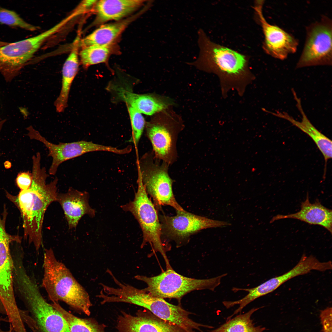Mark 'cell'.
<instances>
[{"label": "cell", "instance_id": "cell-6", "mask_svg": "<svg viewBox=\"0 0 332 332\" xmlns=\"http://www.w3.org/2000/svg\"><path fill=\"white\" fill-rule=\"evenodd\" d=\"M137 168L138 188L134 199L121 207L124 211L131 213L140 224L143 233L141 247L149 244L155 251L161 254L168 267L170 265L161 240V225L155 206L143 185L140 169L138 167Z\"/></svg>", "mask_w": 332, "mask_h": 332}, {"label": "cell", "instance_id": "cell-11", "mask_svg": "<svg viewBox=\"0 0 332 332\" xmlns=\"http://www.w3.org/2000/svg\"><path fill=\"white\" fill-rule=\"evenodd\" d=\"M145 125L155 158L169 165L173 164L178 157L177 143L183 128L182 124L172 119L157 118Z\"/></svg>", "mask_w": 332, "mask_h": 332}, {"label": "cell", "instance_id": "cell-14", "mask_svg": "<svg viewBox=\"0 0 332 332\" xmlns=\"http://www.w3.org/2000/svg\"><path fill=\"white\" fill-rule=\"evenodd\" d=\"M258 2L255 9L264 36L263 49L271 57L284 60L289 55L296 52L298 44V40L281 28L268 22L262 13L263 2Z\"/></svg>", "mask_w": 332, "mask_h": 332}, {"label": "cell", "instance_id": "cell-26", "mask_svg": "<svg viewBox=\"0 0 332 332\" xmlns=\"http://www.w3.org/2000/svg\"><path fill=\"white\" fill-rule=\"evenodd\" d=\"M51 304L65 318L70 332H105V326L99 323L94 319L76 316L65 310L58 302H53Z\"/></svg>", "mask_w": 332, "mask_h": 332}, {"label": "cell", "instance_id": "cell-7", "mask_svg": "<svg viewBox=\"0 0 332 332\" xmlns=\"http://www.w3.org/2000/svg\"><path fill=\"white\" fill-rule=\"evenodd\" d=\"M227 275L225 273L209 279H197L184 276L170 268L156 276L138 275L135 278L145 283L147 287L144 289L154 296L164 299H180L192 291L204 289L214 291L220 284L221 279Z\"/></svg>", "mask_w": 332, "mask_h": 332}, {"label": "cell", "instance_id": "cell-28", "mask_svg": "<svg viewBox=\"0 0 332 332\" xmlns=\"http://www.w3.org/2000/svg\"><path fill=\"white\" fill-rule=\"evenodd\" d=\"M132 128V134L129 141L134 144L136 151L143 132L146 123L141 113L128 105Z\"/></svg>", "mask_w": 332, "mask_h": 332}, {"label": "cell", "instance_id": "cell-13", "mask_svg": "<svg viewBox=\"0 0 332 332\" xmlns=\"http://www.w3.org/2000/svg\"><path fill=\"white\" fill-rule=\"evenodd\" d=\"M173 216L160 217L162 235L176 240H182L201 230L231 225L227 222L214 220L184 211H176Z\"/></svg>", "mask_w": 332, "mask_h": 332}, {"label": "cell", "instance_id": "cell-30", "mask_svg": "<svg viewBox=\"0 0 332 332\" xmlns=\"http://www.w3.org/2000/svg\"><path fill=\"white\" fill-rule=\"evenodd\" d=\"M320 318L322 332H332V308L327 307L321 311Z\"/></svg>", "mask_w": 332, "mask_h": 332}, {"label": "cell", "instance_id": "cell-19", "mask_svg": "<svg viewBox=\"0 0 332 332\" xmlns=\"http://www.w3.org/2000/svg\"><path fill=\"white\" fill-rule=\"evenodd\" d=\"M328 262H321L314 256L303 254L297 264L291 269L280 276L272 278L257 286L262 296L270 293L283 283L296 276L303 275L312 270L325 271L329 269Z\"/></svg>", "mask_w": 332, "mask_h": 332}, {"label": "cell", "instance_id": "cell-12", "mask_svg": "<svg viewBox=\"0 0 332 332\" xmlns=\"http://www.w3.org/2000/svg\"><path fill=\"white\" fill-rule=\"evenodd\" d=\"M30 138L43 143L48 150V156L52 158L49 170V175H54L59 165L68 160L79 156L88 152L105 151L118 154L120 149L116 147L104 145L92 141L81 140L70 143L53 144L47 140L39 132L30 126L27 128Z\"/></svg>", "mask_w": 332, "mask_h": 332}, {"label": "cell", "instance_id": "cell-10", "mask_svg": "<svg viewBox=\"0 0 332 332\" xmlns=\"http://www.w3.org/2000/svg\"><path fill=\"white\" fill-rule=\"evenodd\" d=\"M51 29L34 37L0 46V72L11 82L33 57L42 44L53 35Z\"/></svg>", "mask_w": 332, "mask_h": 332}, {"label": "cell", "instance_id": "cell-2", "mask_svg": "<svg viewBox=\"0 0 332 332\" xmlns=\"http://www.w3.org/2000/svg\"><path fill=\"white\" fill-rule=\"evenodd\" d=\"M42 285L52 302L62 301L78 313L88 316L92 305L85 288L69 270L56 258L51 248L45 249Z\"/></svg>", "mask_w": 332, "mask_h": 332}, {"label": "cell", "instance_id": "cell-23", "mask_svg": "<svg viewBox=\"0 0 332 332\" xmlns=\"http://www.w3.org/2000/svg\"><path fill=\"white\" fill-rule=\"evenodd\" d=\"M77 36L74 41L72 50L65 61L62 68V85L60 93L54 102L58 113L63 112L67 106L70 87L79 67L78 49L80 41Z\"/></svg>", "mask_w": 332, "mask_h": 332}, {"label": "cell", "instance_id": "cell-32", "mask_svg": "<svg viewBox=\"0 0 332 332\" xmlns=\"http://www.w3.org/2000/svg\"><path fill=\"white\" fill-rule=\"evenodd\" d=\"M9 322V320L8 318L6 317V318H3V317L0 316V322ZM9 330H2L0 328V332H9Z\"/></svg>", "mask_w": 332, "mask_h": 332}, {"label": "cell", "instance_id": "cell-35", "mask_svg": "<svg viewBox=\"0 0 332 332\" xmlns=\"http://www.w3.org/2000/svg\"><path fill=\"white\" fill-rule=\"evenodd\" d=\"M9 330V332H14L13 327L11 326H10Z\"/></svg>", "mask_w": 332, "mask_h": 332}, {"label": "cell", "instance_id": "cell-15", "mask_svg": "<svg viewBox=\"0 0 332 332\" xmlns=\"http://www.w3.org/2000/svg\"><path fill=\"white\" fill-rule=\"evenodd\" d=\"M20 239L8 234L5 222L0 219V298L6 307L14 306L16 303L13 283L14 263L10 252L11 242H20Z\"/></svg>", "mask_w": 332, "mask_h": 332}, {"label": "cell", "instance_id": "cell-22", "mask_svg": "<svg viewBox=\"0 0 332 332\" xmlns=\"http://www.w3.org/2000/svg\"><path fill=\"white\" fill-rule=\"evenodd\" d=\"M118 98L141 113L152 115L166 108L169 105L166 98L150 94H139L122 88H115Z\"/></svg>", "mask_w": 332, "mask_h": 332}, {"label": "cell", "instance_id": "cell-29", "mask_svg": "<svg viewBox=\"0 0 332 332\" xmlns=\"http://www.w3.org/2000/svg\"><path fill=\"white\" fill-rule=\"evenodd\" d=\"M0 23L30 31L37 30V27L25 21L15 12L1 7Z\"/></svg>", "mask_w": 332, "mask_h": 332}, {"label": "cell", "instance_id": "cell-25", "mask_svg": "<svg viewBox=\"0 0 332 332\" xmlns=\"http://www.w3.org/2000/svg\"><path fill=\"white\" fill-rule=\"evenodd\" d=\"M260 308H254L245 313L237 315L211 332H263L265 327L255 326L251 319L252 314Z\"/></svg>", "mask_w": 332, "mask_h": 332}, {"label": "cell", "instance_id": "cell-17", "mask_svg": "<svg viewBox=\"0 0 332 332\" xmlns=\"http://www.w3.org/2000/svg\"><path fill=\"white\" fill-rule=\"evenodd\" d=\"M89 194L72 188L65 193H58L56 201L61 205L64 213L69 229L75 228L81 218L87 215L91 217L95 211L89 204Z\"/></svg>", "mask_w": 332, "mask_h": 332}, {"label": "cell", "instance_id": "cell-20", "mask_svg": "<svg viewBox=\"0 0 332 332\" xmlns=\"http://www.w3.org/2000/svg\"><path fill=\"white\" fill-rule=\"evenodd\" d=\"M332 211L323 206L317 200L312 204L310 202L309 194L301 205V209L298 212L287 215L278 214L274 216L271 223L280 219H293L299 220L310 225L322 226L332 234Z\"/></svg>", "mask_w": 332, "mask_h": 332}, {"label": "cell", "instance_id": "cell-27", "mask_svg": "<svg viewBox=\"0 0 332 332\" xmlns=\"http://www.w3.org/2000/svg\"><path fill=\"white\" fill-rule=\"evenodd\" d=\"M110 53L108 46L92 45L82 48L79 56L81 64L86 68L105 62Z\"/></svg>", "mask_w": 332, "mask_h": 332}, {"label": "cell", "instance_id": "cell-33", "mask_svg": "<svg viewBox=\"0 0 332 332\" xmlns=\"http://www.w3.org/2000/svg\"><path fill=\"white\" fill-rule=\"evenodd\" d=\"M5 311V308L3 305L0 298V313H2Z\"/></svg>", "mask_w": 332, "mask_h": 332}, {"label": "cell", "instance_id": "cell-21", "mask_svg": "<svg viewBox=\"0 0 332 332\" xmlns=\"http://www.w3.org/2000/svg\"><path fill=\"white\" fill-rule=\"evenodd\" d=\"M146 1L142 0H102L98 1L94 7L96 22L119 20L138 10Z\"/></svg>", "mask_w": 332, "mask_h": 332}, {"label": "cell", "instance_id": "cell-31", "mask_svg": "<svg viewBox=\"0 0 332 332\" xmlns=\"http://www.w3.org/2000/svg\"><path fill=\"white\" fill-rule=\"evenodd\" d=\"M32 180V173L29 172H20L17 175L16 180L18 187L20 190L28 189L30 186Z\"/></svg>", "mask_w": 332, "mask_h": 332}, {"label": "cell", "instance_id": "cell-34", "mask_svg": "<svg viewBox=\"0 0 332 332\" xmlns=\"http://www.w3.org/2000/svg\"><path fill=\"white\" fill-rule=\"evenodd\" d=\"M6 120L5 119H2L0 118V132L1 131L2 128L3 126V125L6 121Z\"/></svg>", "mask_w": 332, "mask_h": 332}, {"label": "cell", "instance_id": "cell-9", "mask_svg": "<svg viewBox=\"0 0 332 332\" xmlns=\"http://www.w3.org/2000/svg\"><path fill=\"white\" fill-rule=\"evenodd\" d=\"M332 24L323 15L308 26L304 47L296 68L321 65H330L332 62Z\"/></svg>", "mask_w": 332, "mask_h": 332}, {"label": "cell", "instance_id": "cell-18", "mask_svg": "<svg viewBox=\"0 0 332 332\" xmlns=\"http://www.w3.org/2000/svg\"><path fill=\"white\" fill-rule=\"evenodd\" d=\"M296 102V106L300 113L302 121H297L285 112L276 111L272 113L276 117L285 119L309 136L314 141L323 155L325 161L324 175L325 174L328 160L332 158V141L319 131L311 123L305 114L302 106L300 99L295 91H292Z\"/></svg>", "mask_w": 332, "mask_h": 332}, {"label": "cell", "instance_id": "cell-1", "mask_svg": "<svg viewBox=\"0 0 332 332\" xmlns=\"http://www.w3.org/2000/svg\"><path fill=\"white\" fill-rule=\"evenodd\" d=\"M32 180L27 189L20 190L17 196L7 194L17 205L21 213L23 222L24 237L38 251L42 243V227L44 215L47 208L56 201L57 177L46 184L48 176L45 167L41 168V157H32Z\"/></svg>", "mask_w": 332, "mask_h": 332}, {"label": "cell", "instance_id": "cell-3", "mask_svg": "<svg viewBox=\"0 0 332 332\" xmlns=\"http://www.w3.org/2000/svg\"><path fill=\"white\" fill-rule=\"evenodd\" d=\"M198 34L199 55L190 64L216 74L224 85H235L248 80L250 74L245 56L212 42L201 29Z\"/></svg>", "mask_w": 332, "mask_h": 332}, {"label": "cell", "instance_id": "cell-24", "mask_svg": "<svg viewBox=\"0 0 332 332\" xmlns=\"http://www.w3.org/2000/svg\"><path fill=\"white\" fill-rule=\"evenodd\" d=\"M137 17L136 15L118 22L101 26L80 40L79 46L82 48L92 45L109 46Z\"/></svg>", "mask_w": 332, "mask_h": 332}, {"label": "cell", "instance_id": "cell-8", "mask_svg": "<svg viewBox=\"0 0 332 332\" xmlns=\"http://www.w3.org/2000/svg\"><path fill=\"white\" fill-rule=\"evenodd\" d=\"M136 155L137 166L140 169L143 185L154 205H168L176 211H185L174 197L172 189L174 181L168 173L169 165L156 158L152 151L146 153L140 159L138 154Z\"/></svg>", "mask_w": 332, "mask_h": 332}, {"label": "cell", "instance_id": "cell-5", "mask_svg": "<svg viewBox=\"0 0 332 332\" xmlns=\"http://www.w3.org/2000/svg\"><path fill=\"white\" fill-rule=\"evenodd\" d=\"M122 302L136 305L149 311L158 317L180 327L186 332H203L201 327L209 328L191 319L190 313L179 305L170 304L164 298L154 296L144 289H140L130 285L123 289L120 297Z\"/></svg>", "mask_w": 332, "mask_h": 332}, {"label": "cell", "instance_id": "cell-16", "mask_svg": "<svg viewBox=\"0 0 332 332\" xmlns=\"http://www.w3.org/2000/svg\"><path fill=\"white\" fill-rule=\"evenodd\" d=\"M117 328L119 332H186L148 310H139L135 315L122 312L118 318Z\"/></svg>", "mask_w": 332, "mask_h": 332}, {"label": "cell", "instance_id": "cell-4", "mask_svg": "<svg viewBox=\"0 0 332 332\" xmlns=\"http://www.w3.org/2000/svg\"><path fill=\"white\" fill-rule=\"evenodd\" d=\"M18 291L31 315L34 332H70L61 314L41 294L35 280L26 273L15 279Z\"/></svg>", "mask_w": 332, "mask_h": 332}]
</instances>
